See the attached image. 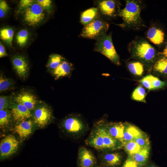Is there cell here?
<instances>
[{
  "instance_id": "obj_21",
  "label": "cell",
  "mask_w": 167,
  "mask_h": 167,
  "mask_svg": "<svg viewBox=\"0 0 167 167\" xmlns=\"http://www.w3.org/2000/svg\"><path fill=\"white\" fill-rule=\"evenodd\" d=\"M150 147L142 148L137 152L130 157L139 165H143L148 161L150 154Z\"/></svg>"
},
{
  "instance_id": "obj_1",
  "label": "cell",
  "mask_w": 167,
  "mask_h": 167,
  "mask_svg": "<svg viewBox=\"0 0 167 167\" xmlns=\"http://www.w3.org/2000/svg\"><path fill=\"white\" fill-rule=\"evenodd\" d=\"M86 144L100 150H114L123 146L122 143L111 136L99 122L96 125L86 141Z\"/></svg>"
},
{
  "instance_id": "obj_42",
  "label": "cell",
  "mask_w": 167,
  "mask_h": 167,
  "mask_svg": "<svg viewBox=\"0 0 167 167\" xmlns=\"http://www.w3.org/2000/svg\"><path fill=\"white\" fill-rule=\"evenodd\" d=\"M148 167H157L155 165H150Z\"/></svg>"
},
{
  "instance_id": "obj_24",
  "label": "cell",
  "mask_w": 167,
  "mask_h": 167,
  "mask_svg": "<svg viewBox=\"0 0 167 167\" xmlns=\"http://www.w3.org/2000/svg\"><path fill=\"white\" fill-rule=\"evenodd\" d=\"M14 31L11 28H6L1 29L0 31L1 39L10 46L12 45Z\"/></svg>"
},
{
  "instance_id": "obj_11",
  "label": "cell",
  "mask_w": 167,
  "mask_h": 167,
  "mask_svg": "<svg viewBox=\"0 0 167 167\" xmlns=\"http://www.w3.org/2000/svg\"><path fill=\"white\" fill-rule=\"evenodd\" d=\"M97 8L103 15L109 17H114L119 14V5L118 2L114 0H101L97 2Z\"/></svg>"
},
{
  "instance_id": "obj_10",
  "label": "cell",
  "mask_w": 167,
  "mask_h": 167,
  "mask_svg": "<svg viewBox=\"0 0 167 167\" xmlns=\"http://www.w3.org/2000/svg\"><path fill=\"white\" fill-rule=\"evenodd\" d=\"M99 122L111 136L123 144L124 129L123 123L121 122L105 123L103 120Z\"/></svg>"
},
{
  "instance_id": "obj_31",
  "label": "cell",
  "mask_w": 167,
  "mask_h": 167,
  "mask_svg": "<svg viewBox=\"0 0 167 167\" xmlns=\"http://www.w3.org/2000/svg\"><path fill=\"white\" fill-rule=\"evenodd\" d=\"M134 140L142 148L150 147V141L148 135L142 132Z\"/></svg>"
},
{
  "instance_id": "obj_37",
  "label": "cell",
  "mask_w": 167,
  "mask_h": 167,
  "mask_svg": "<svg viewBox=\"0 0 167 167\" xmlns=\"http://www.w3.org/2000/svg\"><path fill=\"white\" fill-rule=\"evenodd\" d=\"M37 4L43 9L49 10L51 7V1L50 0H37Z\"/></svg>"
},
{
  "instance_id": "obj_32",
  "label": "cell",
  "mask_w": 167,
  "mask_h": 167,
  "mask_svg": "<svg viewBox=\"0 0 167 167\" xmlns=\"http://www.w3.org/2000/svg\"><path fill=\"white\" fill-rule=\"evenodd\" d=\"M11 118V113L7 109L0 110V126L3 127L7 125L10 122Z\"/></svg>"
},
{
  "instance_id": "obj_28",
  "label": "cell",
  "mask_w": 167,
  "mask_h": 167,
  "mask_svg": "<svg viewBox=\"0 0 167 167\" xmlns=\"http://www.w3.org/2000/svg\"><path fill=\"white\" fill-rule=\"evenodd\" d=\"M14 82L11 79L6 78L1 74L0 76V91L1 92L13 88Z\"/></svg>"
},
{
  "instance_id": "obj_29",
  "label": "cell",
  "mask_w": 167,
  "mask_h": 167,
  "mask_svg": "<svg viewBox=\"0 0 167 167\" xmlns=\"http://www.w3.org/2000/svg\"><path fill=\"white\" fill-rule=\"evenodd\" d=\"M64 60L63 58L61 56L57 54H53L50 56L48 66L53 71Z\"/></svg>"
},
{
  "instance_id": "obj_13",
  "label": "cell",
  "mask_w": 167,
  "mask_h": 167,
  "mask_svg": "<svg viewBox=\"0 0 167 167\" xmlns=\"http://www.w3.org/2000/svg\"><path fill=\"white\" fill-rule=\"evenodd\" d=\"M11 114L14 120L21 122L32 116L30 110L22 104L17 103L11 107Z\"/></svg>"
},
{
  "instance_id": "obj_14",
  "label": "cell",
  "mask_w": 167,
  "mask_h": 167,
  "mask_svg": "<svg viewBox=\"0 0 167 167\" xmlns=\"http://www.w3.org/2000/svg\"><path fill=\"white\" fill-rule=\"evenodd\" d=\"M12 63L19 76L23 79L26 78L28 73V67L25 58L20 55L15 56L12 59Z\"/></svg>"
},
{
  "instance_id": "obj_20",
  "label": "cell",
  "mask_w": 167,
  "mask_h": 167,
  "mask_svg": "<svg viewBox=\"0 0 167 167\" xmlns=\"http://www.w3.org/2000/svg\"><path fill=\"white\" fill-rule=\"evenodd\" d=\"M99 11L97 7H92L84 11L81 14L80 22L85 25L98 18Z\"/></svg>"
},
{
  "instance_id": "obj_17",
  "label": "cell",
  "mask_w": 167,
  "mask_h": 167,
  "mask_svg": "<svg viewBox=\"0 0 167 167\" xmlns=\"http://www.w3.org/2000/svg\"><path fill=\"white\" fill-rule=\"evenodd\" d=\"M33 122L30 120L20 122L15 127V131L21 138L28 137L32 133Z\"/></svg>"
},
{
  "instance_id": "obj_15",
  "label": "cell",
  "mask_w": 167,
  "mask_h": 167,
  "mask_svg": "<svg viewBox=\"0 0 167 167\" xmlns=\"http://www.w3.org/2000/svg\"><path fill=\"white\" fill-rule=\"evenodd\" d=\"M78 154L80 167H92L96 163V159L93 154L85 147L79 148Z\"/></svg>"
},
{
  "instance_id": "obj_3",
  "label": "cell",
  "mask_w": 167,
  "mask_h": 167,
  "mask_svg": "<svg viewBox=\"0 0 167 167\" xmlns=\"http://www.w3.org/2000/svg\"><path fill=\"white\" fill-rule=\"evenodd\" d=\"M141 6L136 2L128 0L123 9L120 10L119 15L125 23L129 26L137 27L141 23L140 16Z\"/></svg>"
},
{
  "instance_id": "obj_23",
  "label": "cell",
  "mask_w": 167,
  "mask_h": 167,
  "mask_svg": "<svg viewBox=\"0 0 167 167\" xmlns=\"http://www.w3.org/2000/svg\"><path fill=\"white\" fill-rule=\"evenodd\" d=\"M124 149L129 156H131L141 148L134 140L125 142L123 144Z\"/></svg>"
},
{
  "instance_id": "obj_41",
  "label": "cell",
  "mask_w": 167,
  "mask_h": 167,
  "mask_svg": "<svg viewBox=\"0 0 167 167\" xmlns=\"http://www.w3.org/2000/svg\"><path fill=\"white\" fill-rule=\"evenodd\" d=\"M163 54L165 56L166 58H167V44L166 45L165 49L163 50Z\"/></svg>"
},
{
  "instance_id": "obj_25",
  "label": "cell",
  "mask_w": 167,
  "mask_h": 167,
  "mask_svg": "<svg viewBox=\"0 0 167 167\" xmlns=\"http://www.w3.org/2000/svg\"><path fill=\"white\" fill-rule=\"evenodd\" d=\"M128 66L130 71L135 75L141 76L143 72V66L139 62H131L129 64Z\"/></svg>"
},
{
  "instance_id": "obj_27",
  "label": "cell",
  "mask_w": 167,
  "mask_h": 167,
  "mask_svg": "<svg viewBox=\"0 0 167 167\" xmlns=\"http://www.w3.org/2000/svg\"><path fill=\"white\" fill-rule=\"evenodd\" d=\"M146 96L145 89L141 86H138L134 90L132 95V98L135 100L145 102Z\"/></svg>"
},
{
  "instance_id": "obj_18",
  "label": "cell",
  "mask_w": 167,
  "mask_h": 167,
  "mask_svg": "<svg viewBox=\"0 0 167 167\" xmlns=\"http://www.w3.org/2000/svg\"><path fill=\"white\" fill-rule=\"evenodd\" d=\"M124 142L134 140L142 132L138 128L133 125L127 123H124Z\"/></svg>"
},
{
  "instance_id": "obj_8",
  "label": "cell",
  "mask_w": 167,
  "mask_h": 167,
  "mask_svg": "<svg viewBox=\"0 0 167 167\" xmlns=\"http://www.w3.org/2000/svg\"><path fill=\"white\" fill-rule=\"evenodd\" d=\"M19 141L12 135H9L1 141L0 144L1 159L9 157L15 152L18 148Z\"/></svg>"
},
{
  "instance_id": "obj_40",
  "label": "cell",
  "mask_w": 167,
  "mask_h": 167,
  "mask_svg": "<svg viewBox=\"0 0 167 167\" xmlns=\"http://www.w3.org/2000/svg\"><path fill=\"white\" fill-rule=\"evenodd\" d=\"M7 56V53L4 46L0 42V57L2 58Z\"/></svg>"
},
{
  "instance_id": "obj_9",
  "label": "cell",
  "mask_w": 167,
  "mask_h": 167,
  "mask_svg": "<svg viewBox=\"0 0 167 167\" xmlns=\"http://www.w3.org/2000/svg\"><path fill=\"white\" fill-rule=\"evenodd\" d=\"M52 118V112L50 108L44 105H41L35 109L33 114L34 122L40 127L46 125Z\"/></svg>"
},
{
  "instance_id": "obj_43",
  "label": "cell",
  "mask_w": 167,
  "mask_h": 167,
  "mask_svg": "<svg viewBox=\"0 0 167 167\" xmlns=\"http://www.w3.org/2000/svg\"></svg>"
},
{
  "instance_id": "obj_2",
  "label": "cell",
  "mask_w": 167,
  "mask_h": 167,
  "mask_svg": "<svg viewBox=\"0 0 167 167\" xmlns=\"http://www.w3.org/2000/svg\"><path fill=\"white\" fill-rule=\"evenodd\" d=\"M64 130L76 138H79L86 132L88 126L80 115L71 114L65 118L62 122Z\"/></svg>"
},
{
  "instance_id": "obj_22",
  "label": "cell",
  "mask_w": 167,
  "mask_h": 167,
  "mask_svg": "<svg viewBox=\"0 0 167 167\" xmlns=\"http://www.w3.org/2000/svg\"><path fill=\"white\" fill-rule=\"evenodd\" d=\"M122 156L119 153L114 152L107 153L103 156V160L107 166L113 167L121 164Z\"/></svg>"
},
{
  "instance_id": "obj_6",
  "label": "cell",
  "mask_w": 167,
  "mask_h": 167,
  "mask_svg": "<svg viewBox=\"0 0 167 167\" xmlns=\"http://www.w3.org/2000/svg\"><path fill=\"white\" fill-rule=\"evenodd\" d=\"M95 49L107 58L113 63L119 65V57L113 45L110 35H105L97 40Z\"/></svg>"
},
{
  "instance_id": "obj_36",
  "label": "cell",
  "mask_w": 167,
  "mask_h": 167,
  "mask_svg": "<svg viewBox=\"0 0 167 167\" xmlns=\"http://www.w3.org/2000/svg\"><path fill=\"white\" fill-rule=\"evenodd\" d=\"M9 9V6L6 1L0 0V18L4 17Z\"/></svg>"
},
{
  "instance_id": "obj_26",
  "label": "cell",
  "mask_w": 167,
  "mask_h": 167,
  "mask_svg": "<svg viewBox=\"0 0 167 167\" xmlns=\"http://www.w3.org/2000/svg\"><path fill=\"white\" fill-rule=\"evenodd\" d=\"M153 69L156 71L167 74V58H163L158 60L154 64Z\"/></svg>"
},
{
  "instance_id": "obj_35",
  "label": "cell",
  "mask_w": 167,
  "mask_h": 167,
  "mask_svg": "<svg viewBox=\"0 0 167 167\" xmlns=\"http://www.w3.org/2000/svg\"><path fill=\"white\" fill-rule=\"evenodd\" d=\"M165 82L161 81L156 77L152 76V86L153 89L161 88L165 85Z\"/></svg>"
},
{
  "instance_id": "obj_16",
  "label": "cell",
  "mask_w": 167,
  "mask_h": 167,
  "mask_svg": "<svg viewBox=\"0 0 167 167\" xmlns=\"http://www.w3.org/2000/svg\"><path fill=\"white\" fill-rule=\"evenodd\" d=\"M73 70L72 65L68 62L64 60L55 70L53 74L55 79L65 76H70Z\"/></svg>"
},
{
  "instance_id": "obj_4",
  "label": "cell",
  "mask_w": 167,
  "mask_h": 167,
  "mask_svg": "<svg viewBox=\"0 0 167 167\" xmlns=\"http://www.w3.org/2000/svg\"><path fill=\"white\" fill-rule=\"evenodd\" d=\"M132 52L134 57L147 63L153 62L156 55L154 48L144 40L136 41L133 44Z\"/></svg>"
},
{
  "instance_id": "obj_7",
  "label": "cell",
  "mask_w": 167,
  "mask_h": 167,
  "mask_svg": "<svg viewBox=\"0 0 167 167\" xmlns=\"http://www.w3.org/2000/svg\"><path fill=\"white\" fill-rule=\"evenodd\" d=\"M43 9L37 3L33 4L25 10L24 21L30 26H34L41 23L44 19Z\"/></svg>"
},
{
  "instance_id": "obj_39",
  "label": "cell",
  "mask_w": 167,
  "mask_h": 167,
  "mask_svg": "<svg viewBox=\"0 0 167 167\" xmlns=\"http://www.w3.org/2000/svg\"><path fill=\"white\" fill-rule=\"evenodd\" d=\"M138 165L131 157L129 156L124 162L122 167H138Z\"/></svg>"
},
{
  "instance_id": "obj_5",
  "label": "cell",
  "mask_w": 167,
  "mask_h": 167,
  "mask_svg": "<svg viewBox=\"0 0 167 167\" xmlns=\"http://www.w3.org/2000/svg\"><path fill=\"white\" fill-rule=\"evenodd\" d=\"M109 26L106 22L97 18L84 26L80 36L84 38L97 40L106 35Z\"/></svg>"
},
{
  "instance_id": "obj_34",
  "label": "cell",
  "mask_w": 167,
  "mask_h": 167,
  "mask_svg": "<svg viewBox=\"0 0 167 167\" xmlns=\"http://www.w3.org/2000/svg\"><path fill=\"white\" fill-rule=\"evenodd\" d=\"M10 99L9 96H1L0 97V110L6 109L10 103Z\"/></svg>"
},
{
  "instance_id": "obj_19",
  "label": "cell",
  "mask_w": 167,
  "mask_h": 167,
  "mask_svg": "<svg viewBox=\"0 0 167 167\" xmlns=\"http://www.w3.org/2000/svg\"><path fill=\"white\" fill-rule=\"evenodd\" d=\"M147 37L153 44L159 45L162 43L164 39V34L161 29L153 27L147 32Z\"/></svg>"
},
{
  "instance_id": "obj_33",
  "label": "cell",
  "mask_w": 167,
  "mask_h": 167,
  "mask_svg": "<svg viewBox=\"0 0 167 167\" xmlns=\"http://www.w3.org/2000/svg\"><path fill=\"white\" fill-rule=\"evenodd\" d=\"M153 75H148L144 77L140 81V83L149 90H153L152 86V79Z\"/></svg>"
},
{
  "instance_id": "obj_30",
  "label": "cell",
  "mask_w": 167,
  "mask_h": 167,
  "mask_svg": "<svg viewBox=\"0 0 167 167\" xmlns=\"http://www.w3.org/2000/svg\"><path fill=\"white\" fill-rule=\"evenodd\" d=\"M28 38V32L25 29L22 30L18 32L16 38L17 43L20 46H24L26 45Z\"/></svg>"
},
{
  "instance_id": "obj_38",
  "label": "cell",
  "mask_w": 167,
  "mask_h": 167,
  "mask_svg": "<svg viewBox=\"0 0 167 167\" xmlns=\"http://www.w3.org/2000/svg\"><path fill=\"white\" fill-rule=\"evenodd\" d=\"M34 1L32 0H21L20 1L19 3V8L20 9L22 10L25 9V10L33 4Z\"/></svg>"
},
{
  "instance_id": "obj_12",
  "label": "cell",
  "mask_w": 167,
  "mask_h": 167,
  "mask_svg": "<svg viewBox=\"0 0 167 167\" xmlns=\"http://www.w3.org/2000/svg\"><path fill=\"white\" fill-rule=\"evenodd\" d=\"M17 103L22 104L30 110L34 109L37 103L36 96L33 93L28 91H23L15 97Z\"/></svg>"
}]
</instances>
